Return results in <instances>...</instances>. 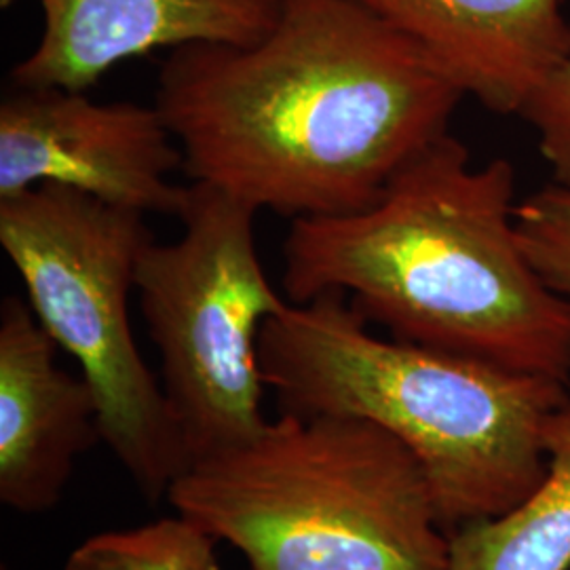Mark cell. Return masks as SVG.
Returning a JSON list of instances; mask_svg holds the SVG:
<instances>
[{
	"instance_id": "cell-1",
	"label": "cell",
	"mask_w": 570,
	"mask_h": 570,
	"mask_svg": "<svg viewBox=\"0 0 570 570\" xmlns=\"http://www.w3.org/2000/svg\"><path fill=\"white\" fill-rule=\"evenodd\" d=\"M463 98L360 2L282 0L263 41L174 49L155 106L193 183L298 220L376 204Z\"/></svg>"
},
{
	"instance_id": "cell-2",
	"label": "cell",
	"mask_w": 570,
	"mask_h": 570,
	"mask_svg": "<svg viewBox=\"0 0 570 570\" xmlns=\"http://www.w3.org/2000/svg\"><path fill=\"white\" fill-rule=\"evenodd\" d=\"M515 207L510 161L475 167L449 131L367 209L292 220L285 298L338 292L391 338L569 383L570 303L530 263Z\"/></svg>"
},
{
	"instance_id": "cell-3",
	"label": "cell",
	"mask_w": 570,
	"mask_h": 570,
	"mask_svg": "<svg viewBox=\"0 0 570 570\" xmlns=\"http://www.w3.org/2000/svg\"><path fill=\"white\" fill-rule=\"evenodd\" d=\"M258 362L282 412L355 416L400 440L423 469L449 534L513 510L541 482L543 428L567 389L381 338L338 292L273 315Z\"/></svg>"
},
{
	"instance_id": "cell-4",
	"label": "cell",
	"mask_w": 570,
	"mask_h": 570,
	"mask_svg": "<svg viewBox=\"0 0 570 570\" xmlns=\"http://www.w3.org/2000/svg\"><path fill=\"white\" fill-rule=\"evenodd\" d=\"M165 499L249 570H449L423 469L364 419L282 412L188 465Z\"/></svg>"
},
{
	"instance_id": "cell-5",
	"label": "cell",
	"mask_w": 570,
	"mask_h": 570,
	"mask_svg": "<svg viewBox=\"0 0 570 570\" xmlns=\"http://www.w3.org/2000/svg\"><path fill=\"white\" fill-rule=\"evenodd\" d=\"M155 237L142 214L60 184L0 199V245L28 305L96 395L102 442L155 505L188 461L164 385L134 336L129 298Z\"/></svg>"
},
{
	"instance_id": "cell-6",
	"label": "cell",
	"mask_w": 570,
	"mask_h": 570,
	"mask_svg": "<svg viewBox=\"0 0 570 570\" xmlns=\"http://www.w3.org/2000/svg\"><path fill=\"white\" fill-rule=\"evenodd\" d=\"M256 214L193 183L178 218L183 235L171 244L153 239L138 263L136 294L188 465L242 446L268 423L258 341L289 301L266 277Z\"/></svg>"
},
{
	"instance_id": "cell-7",
	"label": "cell",
	"mask_w": 570,
	"mask_h": 570,
	"mask_svg": "<svg viewBox=\"0 0 570 570\" xmlns=\"http://www.w3.org/2000/svg\"><path fill=\"white\" fill-rule=\"evenodd\" d=\"M183 148L157 106L98 104L85 91L18 87L0 104V199L60 184L138 214L180 218Z\"/></svg>"
},
{
	"instance_id": "cell-8",
	"label": "cell",
	"mask_w": 570,
	"mask_h": 570,
	"mask_svg": "<svg viewBox=\"0 0 570 570\" xmlns=\"http://www.w3.org/2000/svg\"><path fill=\"white\" fill-rule=\"evenodd\" d=\"M58 343L18 296L0 306V501L35 515L60 505L77 461L102 442L85 376L58 366Z\"/></svg>"
},
{
	"instance_id": "cell-9",
	"label": "cell",
	"mask_w": 570,
	"mask_h": 570,
	"mask_svg": "<svg viewBox=\"0 0 570 570\" xmlns=\"http://www.w3.org/2000/svg\"><path fill=\"white\" fill-rule=\"evenodd\" d=\"M282 0H63L41 41L11 72L18 87L87 91L117 63L188 45L263 41Z\"/></svg>"
},
{
	"instance_id": "cell-10",
	"label": "cell",
	"mask_w": 570,
	"mask_h": 570,
	"mask_svg": "<svg viewBox=\"0 0 570 570\" xmlns=\"http://www.w3.org/2000/svg\"><path fill=\"white\" fill-rule=\"evenodd\" d=\"M416 42L463 96L520 115L570 45L562 0H355Z\"/></svg>"
},
{
	"instance_id": "cell-11",
	"label": "cell",
	"mask_w": 570,
	"mask_h": 570,
	"mask_svg": "<svg viewBox=\"0 0 570 570\" xmlns=\"http://www.w3.org/2000/svg\"><path fill=\"white\" fill-rule=\"evenodd\" d=\"M543 450V478L520 505L450 532L449 570H570V381Z\"/></svg>"
},
{
	"instance_id": "cell-12",
	"label": "cell",
	"mask_w": 570,
	"mask_h": 570,
	"mask_svg": "<svg viewBox=\"0 0 570 570\" xmlns=\"http://www.w3.org/2000/svg\"><path fill=\"white\" fill-rule=\"evenodd\" d=\"M216 539L180 513L136 529L91 534L63 570H220Z\"/></svg>"
},
{
	"instance_id": "cell-13",
	"label": "cell",
	"mask_w": 570,
	"mask_h": 570,
	"mask_svg": "<svg viewBox=\"0 0 570 570\" xmlns=\"http://www.w3.org/2000/svg\"><path fill=\"white\" fill-rule=\"evenodd\" d=\"M515 230L543 282L570 303V190L550 184L518 202Z\"/></svg>"
},
{
	"instance_id": "cell-14",
	"label": "cell",
	"mask_w": 570,
	"mask_h": 570,
	"mask_svg": "<svg viewBox=\"0 0 570 570\" xmlns=\"http://www.w3.org/2000/svg\"><path fill=\"white\" fill-rule=\"evenodd\" d=\"M537 131V146L553 183L570 190V45L520 110Z\"/></svg>"
},
{
	"instance_id": "cell-15",
	"label": "cell",
	"mask_w": 570,
	"mask_h": 570,
	"mask_svg": "<svg viewBox=\"0 0 570 570\" xmlns=\"http://www.w3.org/2000/svg\"><path fill=\"white\" fill-rule=\"evenodd\" d=\"M39 4H41L42 20H45V18L53 16V13L60 9L61 4H63V0H39Z\"/></svg>"
},
{
	"instance_id": "cell-16",
	"label": "cell",
	"mask_w": 570,
	"mask_h": 570,
	"mask_svg": "<svg viewBox=\"0 0 570 570\" xmlns=\"http://www.w3.org/2000/svg\"><path fill=\"white\" fill-rule=\"evenodd\" d=\"M2 570H7V569H4V567H2Z\"/></svg>"
}]
</instances>
